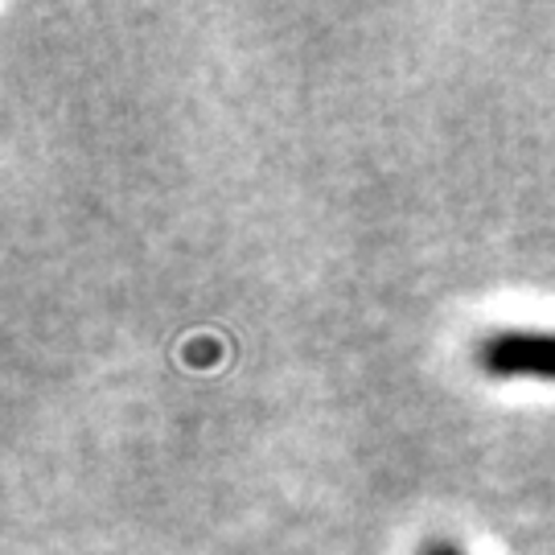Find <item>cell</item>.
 Masks as SVG:
<instances>
[{
	"label": "cell",
	"instance_id": "obj_1",
	"mask_svg": "<svg viewBox=\"0 0 555 555\" xmlns=\"http://www.w3.org/2000/svg\"><path fill=\"white\" fill-rule=\"evenodd\" d=\"M481 371L494 378H543L555 383V334L543 330H498L477 350Z\"/></svg>",
	"mask_w": 555,
	"mask_h": 555
},
{
	"label": "cell",
	"instance_id": "obj_2",
	"mask_svg": "<svg viewBox=\"0 0 555 555\" xmlns=\"http://www.w3.org/2000/svg\"><path fill=\"white\" fill-rule=\"evenodd\" d=\"M416 555H465L461 547H453V543H444V539H437V543H424Z\"/></svg>",
	"mask_w": 555,
	"mask_h": 555
}]
</instances>
